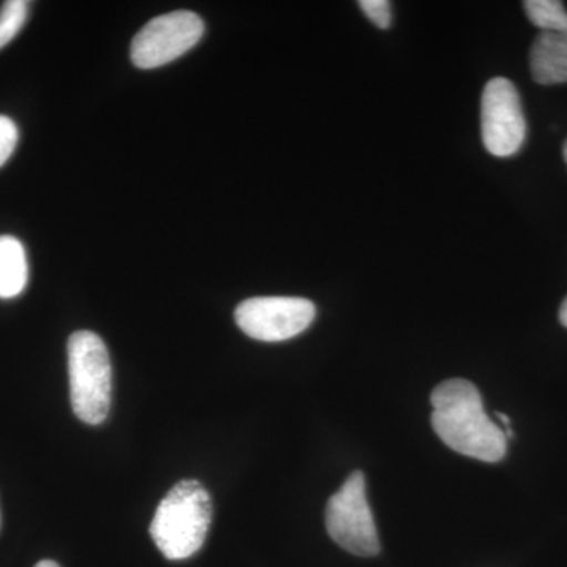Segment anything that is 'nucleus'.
I'll return each mask as SVG.
<instances>
[{"instance_id": "obj_1", "label": "nucleus", "mask_w": 567, "mask_h": 567, "mask_svg": "<svg viewBox=\"0 0 567 567\" xmlns=\"http://www.w3.org/2000/svg\"><path fill=\"white\" fill-rule=\"evenodd\" d=\"M432 427L446 446L466 457L498 462L506 456L505 431L486 415L480 390L464 379L432 391Z\"/></svg>"}, {"instance_id": "obj_2", "label": "nucleus", "mask_w": 567, "mask_h": 567, "mask_svg": "<svg viewBox=\"0 0 567 567\" xmlns=\"http://www.w3.org/2000/svg\"><path fill=\"white\" fill-rule=\"evenodd\" d=\"M212 499L203 484L181 481L164 496L151 524L153 543L167 559L193 557L212 524Z\"/></svg>"}, {"instance_id": "obj_3", "label": "nucleus", "mask_w": 567, "mask_h": 567, "mask_svg": "<svg viewBox=\"0 0 567 567\" xmlns=\"http://www.w3.org/2000/svg\"><path fill=\"white\" fill-rule=\"evenodd\" d=\"M71 406L82 423L102 424L110 415L112 368L103 339L76 331L69 339Z\"/></svg>"}, {"instance_id": "obj_4", "label": "nucleus", "mask_w": 567, "mask_h": 567, "mask_svg": "<svg viewBox=\"0 0 567 567\" xmlns=\"http://www.w3.org/2000/svg\"><path fill=\"white\" fill-rule=\"evenodd\" d=\"M324 522L331 539L350 554L358 557H375L379 554V535L365 496L363 473H352L341 491L328 499Z\"/></svg>"}, {"instance_id": "obj_5", "label": "nucleus", "mask_w": 567, "mask_h": 567, "mask_svg": "<svg viewBox=\"0 0 567 567\" xmlns=\"http://www.w3.org/2000/svg\"><path fill=\"white\" fill-rule=\"evenodd\" d=\"M204 31L203 18L193 11L153 18L133 39L132 61L141 70L167 65L196 47Z\"/></svg>"}, {"instance_id": "obj_6", "label": "nucleus", "mask_w": 567, "mask_h": 567, "mask_svg": "<svg viewBox=\"0 0 567 567\" xmlns=\"http://www.w3.org/2000/svg\"><path fill=\"white\" fill-rule=\"evenodd\" d=\"M316 319V306L306 298L256 297L235 309V322L249 338L281 342L303 333Z\"/></svg>"}, {"instance_id": "obj_7", "label": "nucleus", "mask_w": 567, "mask_h": 567, "mask_svg": "<svg viewBox=\"0 0 567 567\" xmlns=\"http://www.w3.org/2000/svg\"><path fill=\"white\" fill-rule=\"evenodd\" d=\"M481 130L487 152L498 158L516 155L527 137V121L516 85L505 78L487 82L481 100Z\"/></svg>"}, {"instance_id": "obj_8", "label": "nucleus", "mask_w": 567, "mask_h": 567, "mask_svg": "<svg viewBox=\"0 0 567 567\" xmlns=\"http://www.w3.org/2000/svg\"><path fill=\"white\" fill-rule=\"evenodd\" d=\"M529 66L537 84L555 85L567 82V35L540 32L529 52Z\"/></svg>"}, {"instance_id": "obj_9", "label": "nucleus", "mask_w": 567, "mask_h": 567, "mask_svg": "<svg viewBox=\"0 0 567 567\" xmlns=\"http://www.w3.org/2000/svg\"><path fill=\"white\" fill-rule=\"evenodd\" d=\"M28 279L24 246L11 235H0V298L9 300L24 292Z\"/></svg>"}, {"instance_id": "obj_10", "label": "nucleus", "mask_w": 567, "mask_h": 567, "mask_svg": "<svg viewBox=\"0 0 567 567\" xmlns=\"http://www.w3.org/2000/svg\"><path fill=\"white\" fill-rule=\"evenodd\" d=\"M528 20L544 32L567 35V11L559 0H527L524 2Z\"/></svg>"}, {"instance_id": "obj_11", "label": "nucleus", "mask_w": 567, "mask_h": 567, "mask_svg": "<svg viewBox=\"0 0 567 567\" xmlns=\"http://www.w3.org/2000/svg\"><path fill=\"white\" fill-rule=\"evenodd\" d=\"M29 13V2L25 0H9L0 10V50L6 48L25 24Z\"/></svg>"}, {"instance_id": "obj_12", "label": "nucleus", "mask_w": 567, "mask_h": 567, "mask_svg": "<svg viewBox=\"0 0 567 567\" xmlns=\"http://www.w3.org/2000/svg\"><path fill=\"white\" fill-rule=\"evenodd\" d=\"M358 6L377 28L383 29V31L390 29L393 13H391V3L388 0H360Z\"/></svg>"}, {"instance_id": "obj_13", "label": "nucleus", "mask_w": 567, "mask_h": 567, "mask_svg": "<svg viewBox=\"0 0 567 567\" xmlns=\"http://www.w3.org/2000/svg\"><path fill=\"white\" fill-rule=\"evenodd\" d=\"M18 140H20V132H18L17 123L6 115H0V167L13 155Z\"/></svg>"}, {"instance_id": "obj_14", "label": "nucleus", "mask_w": 567, "mask_h": 567, "mask_svg": "<svg viewBox=\"0 0 567 567\" xmlns=\"http://www.w3.org/2000/svg\"><path fill=\"white\" fill-rule=\"evenodd\" d=\"M559 322L567 328V297L563 301L561 308H559Z\"/></svg>"}, {"instance_id": "obj_15", "label": "nucleus", "mask_w": 567, "mask_h": 567, "mask_svg": "<svg viewBox=\"0 0 567 567\" xmlns=\"http://www.w3.org/2000/svg\"><path fill=\"white\" fill-rule=\"evenodd\" d=\"M496 417L505 424V427H511V417L505 415V413H496Z\"/></svg>"}, {"instance_id": "obj_16", "label": "nucleus", "mask_w": 567, "mask_h": 567, "mask_svg": "<svg viewBox=\"0 0 567 567\" xmlns=\"http://www.w3.org/2000/svg\"><path fill=\"white\" fill-rule=\"evenodd\" d=\"M35 567H61L55 561H51V559H43V561H40L39 565Z\"/></svg>"}, {"instance_id": "obj_17", "label": "nucleus", "mask_w": 567, "mask_h": 567, "mask_svg": "<svg viewBox=\"0 0 567 567\" xmlns=\"http://www.w3.org/2000/svg\"><path fill=\"white\" fill-rule=\"evenodd\" d=\"M563 156H565V162L567 164V141L565 142V147H563Z\"/></svg>"}, {"instance_id": "obj_18", "label": "nucleus", "mask_w": 567, "mask_h": 567, "mask_svg": "<svg viewBox=\"0 0 567 567\" xmlns=\"http://www.w3.org/2000/svg\"><path fill=\"white\" fill-rule=\"evenodd\" d=\"M0 524H2V517H0Z\"/></svg>"}]
</instances>
